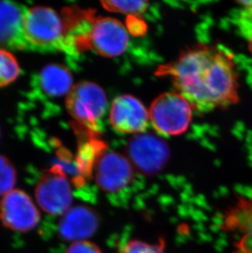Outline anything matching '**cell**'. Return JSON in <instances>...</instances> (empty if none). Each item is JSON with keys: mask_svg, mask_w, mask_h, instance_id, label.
<instances>
[{"mask_svg": "<svg viewBox=\"0 0 252 253\" xmlns=\"http://www.w3.org/2000/svg\"><path fill=\"white\" fill-rule=\"evenodd\" d=\"M156 75L168 77L199 113L226 108L239 100L233 54L218 46L199 43L187 48L177 59L160 66Z\"/></svg>", "mask_w": 252, "mask_h": 253, "instance_id": "cell-1", "label": "cell"}, {"mask_svg": "<svg viewBox=\"0 0 252 253\" xmlns=\"http://www.w3.org/2000/svg\"><path fill=\"white\" fill-rule=\"evenodd\" d=\"M129 36L122 22L111 17L93 20L86 35L77 36L75 47L81 50L89 48L104 57L121 56L128 48Z\"/></svg>", "mask_w": 252, "mask_h": 253, "instance_id": "cell-2", "label": "cell"}, {"mask_svg": "<svg viewBox=\"0 0 252 253\" xmlns=\"http://www.w3.org/2000/svg\"><path fill=\"white\" fill-rule=\"evenodd\" d=\"M193 107L180 93L168 92L158 96L149 109L153 129L164 136H176L188 129L193 119Z\"/></svg>", "mask_w": 252, "mask_h": 253, "instance_id": "cell-3", "label": "cell"}, {"mask_svg": "<svg viewBox=\"0 0 252 253\" xmlns=\"http://www.w3.org/2000/svg\"><path fill=\"white\" fill-rule=\"evenodd\" d=\"M22 32L26 43L38 48L64 44L67 35L62 15L44 6L31 7L25 12Z\"/></svg>", "mask_w": 252, "mask_h": 253, "instance_id": "cell-4", "label": "cell"}, {"mask_svg": "<svg viewBox=\"0 0 252 253\" xmlns=\"http://www.w3.org/2000/svg\"><path fill=\"white\" fill-rule=\"evenodd\" d=\"M66 107L77 124L94 131L107 111V95L100 86L93 82H80L67 94Z\"/></svg>", "mask_w": 252, "mask_h": 253, "instance_id": "cell-5", "label": "cell"}, {"mask_svg": "<svg viewBox=\"0 0 252 253\" xmlns=\"http://www.w3.org/2000/svg\"><path fill=\"white\" fill-rule=\"evenodd\" d=\"M36 202L51 215H62L72 208V191L62 166H52L46 170L36 184Z\"/></svg>", "mask_w": 252, "mask_h": 253, "instance_id": "cell-6", "label": "cell"}, {"mask_svg": "<svg viewBox=\"0 0 252 253\" xmlns=\"http://www.w3.org/2000/svg\"><path fill=\"white\" fill-rule=\"evenodd\" d=\"M0 220L12 231L26 233L39 225L41 213L26 192L13 189L0 201Z\"/></svg>", "mask_w": 252, "mask_h": 253, "instance_id": "cell-7", "label": "cell"}, {"mask_svg": "<svg viewBox=\"0 0 252 253\" xmlns=\"http://www.w3.org/2000/svg\"><path fill=\"white\" fill-rule=\"evenodd\" d=\"M128 155L131 163L139 171L153 175L161 171L169 158L167 143L151 134H138L129 141Z\"/></svg>", "mask_w": 252, "mask_h": 253, "instance_id": "cell-8", "label": "cell"}, {"mask_svg": "<svg viewBox=\"0 0 252 253\" xmlns=\"http://www.w3.org/2000/svg\"><path fill=\"white\" fill-rule=\"evenodd\" d=\"M95 180L102 191L117 193L126 189L134 177L133 164L117 152L101 154L95 164Z\"/></svg>", "mask_w": 252, "mask_h": 253, "instance_id": "cell-9", "label": "cell"}, {"mask_svg": "<svg viewBox=\"0 0 252 253\" xmlns=\"http://www.w3.org/2000/svg\"><path fill=\"white\" fill-rule=\"evenodd\" d=\"M110 122L114 129L122 134H142L150 122L149 112L138 98L123 94L112 102Z\"/></svg>", "mask_w": 252, "mask_h": 253, "instance_id": "cell-10", "label": "cell"}, {"mask_svg": "<svg viewBox=\"0 0 252 253\" xmlns=\"http://www.w3.org/2000/svg\"><path fill=\"white\" fill-rule=\"evenodd\" d=\"M61 216L58 224L59 236L72 243L87 240L95 234L100 225L98 213L88 206L72 207Z\"/></svg>", "mask_w": 252, "mask_h": 253, "instance_id": "cell-11", "label": "cell"}, {"mask_svg": "<svg viewBox=\"0 0 252 253\" xmlns=\"http://www.w3.org/2000/svg\"><path fill=\"white\" fill-rule=\"evenodd\" d=\"M24 14L15 2L0 1V44L16 48L26 44L22 32Z\"/></svg>", "mask_w": 252, "mask_h": 253, "instance_id": "cell-12", "label": "cell"}, {"mask_svg": "<svg viewBox=\"0 0 252 253\" xmlns=\"http://www.w3.org/2000/svg\"><path fill=\"white\" fill-rule=\"evenodd\" d=\"M223 228L227 232L239 234L240 244H252V197L240 198L225 213Z\"/></svg>", "mask_w": 252, "mask_h": 253, "instance_id": "cell-13", "label": "cell"}, {"mask_svg": "<svg viewBox=\"0 0 252 253\" xmlns=\"http://www.w3.org/2000/svg\"><path fill=\"white\" fill-rule=\"evenodd\" d=\"M40 84L47 95L60 98L67 95L73 88V77L67 67L59 64H48L40 74Z\"/></svg>", "mask_w": 252, "mask_h": 253, "instance_id": "cell-14", "label": "cell"}, {"mask_svg": "<svg viewBox=\"0 0 252 253\" xmlns=\"http://www.w3.org/2000/svg\"><path fill=\"white\" fill-rule=\"evenodd\" d=\"M21 73L20 65L12 53L0 48V88L15 82Z\"/></svg>", "mask_w": 252, "mask_h": 253, "instance_id": "cell-15", "label": "cell"}, {"mask_svg": "<svg viewBox=\"0 0 252 253\" xmlns=\"http://www.w3.org/2000/svg\"><path fill=\"white\" fill-rule=\"evenodd\" d=\"M105 9L122 14L140 15L148 8L146 1H102L101 2Z\"/></svg>", "mask_w": 252, "mask_h": 253, "instance_id": "cell-16", "label": "cell"}, {"mask_svg": "<svg viewBox=\"0 0 252 253\" xmlns=\"http://www.w3.org/2000/svg\"><path fill=\"white\" fill-rule=\"evenodd\" d=\"M17 182V171L10 160L0 154V197L12 192Z\"/></svg>", "mask_w": 252, "mask_h": 253, "instance_id": "cell-17", "label": "cell"}, {"mask_svg": "<svg viewBox=\"0 0 252 253\" xmlns=\"http://www.w3.org/2000/svg\"><path fill=\"white\" fill-rule=\"evenodd\" d=\"M122 253H166L165 241L160 239L157 244H153L133 239L126 244Z\"/></svg>", "mask_w": 252, "mask_h": 253, "instance_id": "cell-18", "label": "cell"}, {"mask_svg": "<svg viewBox=\"0 0 252 253\" xmlns=\"http://www.w3.org/2000/svg\"><path fill=\"white\" fill-rule=\"evenodd\" d=\"M238 20L241 34L248 41V48L252 53V8L243 7Z\"/></svg>", "mask_w": 252, "mask_h": 253, "instance_id": "cell-19", "label": "cell"}, {"mask_svg": "<svg viewBox=\"0 0 252 253\" xmlns=\"http://www.w3.org/2000/svg\"><path fill=\"white\" fill-rule=\"evenodd\" d=\"M65 253H102L98 245L84 240L72 243Z\"/></svg>", "mask_w": 252, "mask_h": 253, "instance_id": "cell-20", "label": "cell"}, {"mask_svg": "<svg viewBox=\"0 0 252 253\" xmlns=\"http://www.w3.org/2000/svg\"><path fill=\"white\" fill-rule=\"evenodd\" d=\"M237 253H252V244H238Z\"/></svg>", "mask_w": 252, "mask_h": 253, "instance_id": "cell-21", "label": "cell"}, {"mask_svg": "<svg viewBox=\"0 0 252 253\" xmlns=\"http://www.w3.org/2000/svg\"><path fill=\"white\" fill-rule=\"evenodd\" d=\"M238 4L246 8H252V1H239Z\"/></svg>", "mask_w": 252, "mask_h": 253, "instance_id": "cell-22", "label": "cell"}]
</instances>
